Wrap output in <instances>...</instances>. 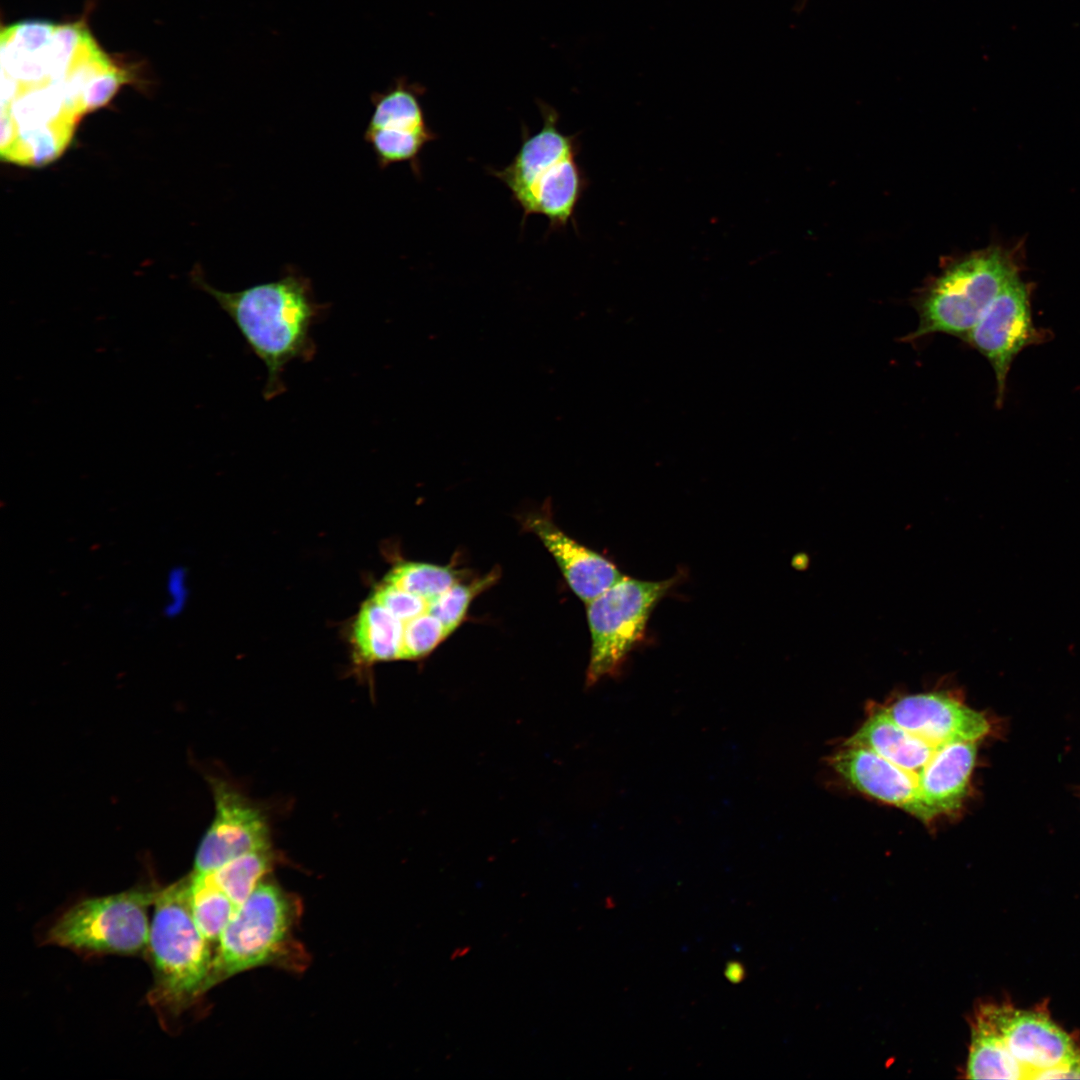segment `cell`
<instances>
[{"label":"cell","instance_id":"22","mask_svg":"<svg viewBox=\"0 0 1080 1080\" xmlns=\"http://www.w3.org/2000/svg\"><path fill=\"white\" fill-rule=\"evenodd\" d=\"M448 635L442 622L427 610L403 624L401 659L428 655Z\"/></svg>","mask_w":1080,"mask_h":1080},{"label":"cell","instance_id":"10","mask_svg":"<svg viewBox=\"0 0 1080 1080\" xmlns=\"http://www.w3.org/2000/svg\"><path fill=\"white\" fill-rule=\"evenodd\" d=\"M214 819L203 836L194 872H210L244 854L269 850L270 832L264 814L228 783L211 782Z\"/></svg>","mask_w":1080,"mask_h":1080},{"label":"cell","instance_id":"7","mask_svg":"<svg viewBox=\"0 0 1080 1080\" xmlns=\"http://www.w3.org/2000/svg\"><path fill=\"white\" fill-rule=\"evenodd\" d=\"M159 890L134 888L83 899L51 924L45 942L83 954L137 955L148 947V909Z\"/></svg>","mask_w":1080,"mask_h":1080},{"label":"cell","instance_id":"1","mask_svg":"<svg viewBox=\"0 0 1080 1080\" xmlns=\"http://www.w3.org/2000/svg\"><path fill=\"white\" fill-rule=\"evenodd\" d=\"M191 280L215 299L264 364V397L269 400L281 394L286 366L295 360H310L315 351L312 327L325 306L315 300L310 279L288 267L276 280L227 292L207 283L196 266Z\"/></svg>","mask_w":1080,"mask_h":1080},{"label":"cell","instance_id":"6","mask_svg":"<svg viewBox=\"0 0 1080 1080\" xmlns=\"http://www.w3.org/2000/svg\"><path fill=\"white\" fill-rule=\"evenodd\" d=\"M1017 275L1016 265L999 248L949 265L917 297L918 325L903 340L944 333L965 341L986 308Z\"/></svg>","mask_w":1080,"mask_h":1080},{"label":"cell","instance_id":"4","mask_svg":"<svg viewBox=\"0 0 1080 1080\" xmlns=\"http://www.w3.org/2000/svg\"><path fill=\"white\" fill-rule=\"evenodd\" d=\"M189 880L187 875L158 891L147 947L154 974L148 1001L172 1017L204 994L213 957L191 912Z\"/></svg>","mask_w":1080,"mask_h":1080},{"label":"cell","instance_id":"12","mask_svg":"<svg viewBox=\"0 0 1080 1080\" xmlns=\"http://www.w3.org/2000/svg\"><path fill=\"white\" fill-rule=\"evenodd\" d=\"M885 711L897 725L934 745L977 742L990 731L982 713L943 692L906 695Z\"/></svg>","mask_w":1080,"mask_h":1080},{"label":"cell","instance_id":"17","mask_svg":"<svg viewBox=\"0 0 1080 1080\" xmlns=\"http://www.w3.org/2000/svg\"><path fill=\"white\" fill-rule=\"evenodd\" d=\"M403 624L372 598L362 604L351 631L354 655L361 664L401 659Z\"/></svg>","mask_w":1080,"mask_h":1080},{"label":"cell","instance_id":"3","mask_svg":"<svg viewBox=\"0 0 1080 1080\" xmlns=\"http://www.w3.org/2000/svg\"><path fill=\"white\" fill-rule=\"evenodd\" d=\"M543 126L536 134L522 129V144L509 165L490 170L510 190L522 208L523 219L542 214L551 228L565 227L585 190L586 179L577 163V138L558 128L557 111L539 103Z\"/></svg>","mask_w":1080,"mask_h":1080},{"label":"cell","instance_id":"15","mask_svg":"<svg viewBox=\"0 0 1080 1080\" xmlns=\"http://www.w3.org/2000/svg\"><path fill=\"white\" fill-rule=\"evenodd\" d=\"M976 743L943 745L922 773L918 793L927 823L962 806L975 765Z\"/></svg>","mask_w":1080,"mask_h":1080},{"label":"cell","instance_id":"18","mask_svg":"<svg viewBox=\"0 0 1080 1080\" xmlns=\"http://www.w3.org/2000/svg\"><path fill=\"white\" fill-rule=\"evenodd\" d=\"M189 879L193 918L209 942L219 940L237 907L215 883L211 872L193 871Z\"/></svg>","mask_w":1080,"mask_h":1080},{"label":"cell","instance_id":"9","mask_svg":"<svg viewBox=\"0 0 1080 1080\" xmlns=\"http://www.w3.org/2000/svg\"><path fill=\"white\" fill-rule=\"evenodd\" d=\"M423 94V86L398 77L384 91L371 95L373 112L363 136L379 168L404 162L420 175V153L437 138L426 122Z\"/></svg>","mask_w":1080,"mask_h":1080},{"label":"cell","instance_id":"24","mask_svg":"<svg viewBox=\"0 0 1080 1080\" xmlns=\"http://www.w3.org/2000/svg\"><path fill=\"white\" fill-rule=\"evenodd\" d=\"M188 594L186 569L179 565L170 568L165 578L164 615L168 618L181 615L186 607Z\"/></svg>","mask_w":1080,"mask_h":1080},{"label":"cell","instance_id":"20","mask_svg":"<svg viewBox=\"0 0 1080 1080\" xmlns=\"http://www.w3.org/2000/svg\"><path fill=\"white\" fill-rule=\"evenodd\" d=\"M461 578L457 570L448 566L403 562L394 566L383 579L431 602Z\"/></svg>","mask_w":1080,"mask_h":1080},{"label":"cell","instance_id":"14","mask_svg":"<svg viewBox=\"0 0 1080 1080\" xmlns=\"http://www.w3.org/2000/svg\"><path fill=\"white\" fill-rule=\"evenodd\" d=\"M524 522L554 557L572 591L585 603L624 577L607 558L565 534L549 514L533 513Z\"/></svg>","mask_w":1080,"mask_h":1080},{"label":"cell","instance_id":"21","mask_svg":"<svg viewBox=\"0 0 1080 1080\" xmlns=\"http://www.w3.org/2000/svg\"><path fill=\"white\" fill-rule=\"evenodd\" d=\"M497 577L494 572L471 583H455L429 602L428 612L442 622L449 634L452 633L464 619L473 598L495 583Z\"/></svg>","mask_w":1080,"mask_h":1080},{"label":"cell","instance_id":"2","mask_svg":"<svg viewBox=\"0 0 1080 1080\" xmlns=\"http://www.w3.org/2000/svg\"><path fill=\"white\" fill-rule=\"evenodd\" d=\"M970 1079H1080V1047L1042 1008L985 1004L972 1023Z\"/></svg>","mask_w":1080,"mask_h":1080},{"label":"cell","instance_id":"13","mask_svg":"<svg viewBox=\"0 0 1080 1080\" xmlns=\"http://www.w3.org/2000/svg\"><path fill=\"white\" fill-rule=\"evenodd\" d=\"M829 761L834 771L857 791L927 823L918 782L889 760L866 747L845 743Z\"/></svg>","mask_w":1080,"mask_h":1080},{"label":"cell","instance_id":"19","mask_svg":"<svg viewBox=\"0 0 1080 1080\" xmlns=\"http://www.w3.org/2000/svg\"><path fill=\"white\" fill-rule=\"evenodd\" d=\"M272 864L273 855L269 849L244 854L210 872L215 883L238 907L264 880Z\"/></svg>","mask_w":1080,"mask_h":1080},{"label":"cell","instance_id":"8","mask_svg":"<svg viewBox=\"0 0 1080 1080\" xmlns=\"http://www.w3.org/2000/svg\"><path fill=\"white\" fill-rule=\"evenodd\" d=\"M674 583L675 578L645 581L624 576L586 603L592 643L588 685L617 674L642 640L654 607Z\"/></svg>","mask_w":1080,"mask_h":1080},{"label":"cell","instance_id":"23","mask_svg":"<svg viewBox=\"0 0 1080 1080\" xmlns=\"http://www.w3.org/2000/svg\"><path fill=\"white\" fill-rule=\"evenodd\" d=\"M370 598L383 606L402 622L419 616L428 610L429 602L383 579L371 592Z\"/></svg>","mask_w":1080,"mask_h":1080},{"label":"cell","instance_id":"5","mask_svg":"<svg viewBox=\"0 0 1080 1080\" xmlns=\"http://www.w3.org/2000/svg\"><path fill=\"white\" fill-rule=\"evenodd\" d=\"M300 913L296 897L262 881L239 905L223 930L212 957L204 993L220 982L264 965L298 967L303 952L293 938Z\"/></svg>","mask_w":1080,"mask_h":1080},{"label":"cell","instance_id":"11","mask_svg":"<svg viewBox=\"0 0 1080 1080\" xmlns=\"http://www.w3.org/2000/svg\"><path fill=\"white\" fill-rule=\"evenodd\" d=\"M1034 337L1028 291L1017 275L994 298L965 340L992 366L998 405L1014 358Z\"/></svg>","mask_w":1080,"mask_h":1080},{"label":"cell","instance_id":"16","mask_svg":"<svg viewBox=\"0 0 1080 1080\" xmlns=\"http://www.w3.org/2000/svg\"><path fill=\"white\" fill-rule=\"evenodd\" d=\"M846 744L873 750L906 771L917 782L943 746L931 744L903 729L892 720L885 709L874 711Z\"/></svg>","mask_w":1080,"mask_h":1080}]
</instances>
